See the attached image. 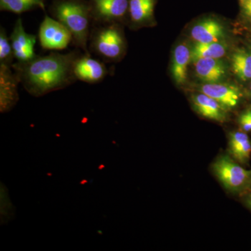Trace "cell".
Masks as SVG:
<instances>
[{"label":"cell","instance_id":"obj_13","mask_svg":"<svg viewBox=\"0 0 251 251\" xmlns=\"http://www.w3.org/2000/svg\"><path fill=\"white\" fill-rule=\"evenodd\" d=\"M156 0H129L128 19L130 24L139 27L150 25L153 21Z\"/></svg>","mask_w":251,"mask_h":251},{"label":"cell","instance_id":"obj_7","mask_svg":"<svg viewBox=\"0 0 251 251\" xmlns=\"http://www.w3.org/2000/svg\"><path fill=\"white\" fill-rule=\"evenodd\" d=\"M9 39L15 59L17 62H28L36 57L34 52L36 36L26 32L21 18H18L15 23Z\"/></svg>","mask_w":251,"mask_h":251},{"label":"cell","instance_id":"obj_2","mask_svg":"<svg viewBox=\"0 0 251 251\" xmlns=\"http://www.w3.org/2000/svg\"><path fill=\"white\" fill-rule=\"evenodd\" d=\"M54 18L70 31L73 43L85 53L90 54L87 48L92 22L90 6L87 0H54L50 8Z\"/></svg>","mask_w":251,"mask_h":251},{"label":"cell","instance_id":"obj_20","mask_svg":"<svg viewBox=\"0 0 251 251\" xmlns=\"http://www.w3.org/2000/svg\"><path fill=\"white\" fill-rule=\"evenodd\" d=\"M15 59L9 36L4 27L0 29V65L12 68Z\"/></svg>","mask_w":251,"mask_h":251},{"label":"cell","instance_id":"obj_18","mask_svg":"<svg viewBox=\"0 0 251 251\" xmlns=\"http://www.w3.org/2000/svg\"><path fill=\"white\" fill-rule=\"evenodd\" d=\"M232 70L241 80L251 79V53L244 49H239L232 54L231 58Z\"/></svg>","mask_w":251,"mask_h":251},{"label":"cell","instance_id":"obj_8","mask_svg":"<svg viewBox=\"0 0 251 251\" xmlns=\"http://www.w3.org/2000/svg\"><path fill=\"white\" fill-rule=\"evenodd\" d=\"M74 72L77 80L90 84L101 82L109 73L105 64L92 58L90 54L87 53L81 54L76 59Z\"/></svg>","mask_w":251,"mask_h":251},{"label":"cell","instance_id":"obj_24","mask_svg":"<svg viewBox=\"0 0 251 251\" xmlns=\"http://www.w3.org/2000/svg\"><path fill=\"white\" fill-rule=\"evenodd\" d=\"M247 204L248 206L251 209V194L248 196L247 199Z\"/></svg>","mask_w":251,"mask_h":251},{"label":"cell","instance_id":"obj_1","mask_svg":"<svg viewBox=\"0 0 251 251\" xmlns=\"http://www.w3.org/2000/svg\"><path fill=\"white\" fill-rule=\"evenodd\" d=\"M80 51L67 54L51 52L26 62H17L12 68L20 83L33 97H40L62 90L77 80L74 75L75 61Z\"/></svg>","mask_w":251,"mask_h":251},{"label":"cell","instance_id":"obj_27","mask_svg":"<svg viewBox=\"0 0 251 251\" xmlns=\"http://www.w3.org/2000/svg\"></svg>","mask_w":251,"mask_h":251},{"label":"cell","instance_id":"obj_19","mask_svg":"<svg viewBox=\"0 0 251 251\" xmlns=\"http://www.w3.org/2000/svg\"><path fill=\"white\" fill-rule=\"evenodd\" d=\"M46 0H0V10L16 14H22L36 9L45 11Z\"/></svg>","mask_w":251,"mask_h":251},{"label":"cell","instance_id":"obj_11","mask_svg":"<svg viewBox=\"0 0 251 251\" xmlns=\"http://www.w3.org/2000/svg\"><path fill=\"white\" fill-rule=\"evenodd\" d=\"M193 63L196 75L206 83L219 82L226 76V67L220 59L202 58Z\"/></svg>","mask_w":251,"mask_h":251},{"label":"cell","instance_id":"obj_10","mask_svg":"<svg viewBox=\"0 0 251 251\" xmlns=\"http://www.w3.org/2000/svg\"><path fill=\"white\" fill-rule=\"evenodd\" d=\"M202 93L219 102L224 108H234L240 100V91L233 85L222 83H206L201 87Z\"/></svg>","mask_w":251,"mask_h":251},{"label":"cell","instance_id":"obj_15","mask_svg":"<svg viewBox=\"0 0 251 251\" xmlns=\"http://www.w3.org/2000/svg\"><path fill=\"white\" fill-rule=\"evenodd\" d=\"M191 62V50L186 44L176 46L173 52L172 75L177 84H183L187 76L188 66Z\"/></svg>","mask_w":251,"mask_h":251},{"label":"cell","instance_id":"obj_12","mask_svg":"<svg viewBox=\"0 0 251 251\" xmlns=\"http://www.w3.org/2000/svg\"><path fill=\"white\" fill-rule=\"evenodd\" d=\"M191 35L197 43L219 42L224 36V28L216 20L207 18L192 28Z\"/></svg>","mask_w":251,"mask_h":251},{"label":"cell","instance_id":"obj_6","mask_svg":"<svg viewBox=\"0 0 251 251\" xmlns=\"http://www.w3.org/2000/svg\"><path fill=\"white\" fill-rule=\"evenodd\" d=\"M91 16L97 24L121 23L128 17L129 0H87Z\"/></svg>","mask_w":251,"mask_h":251},{"label":"cell","instance_id":"obj_26","mask_svg":"<svg viewBox=\"0 0 251 251\" xmlns=\"http://www.w3.org/2000/svg\"><path fill=\"white\" fill-rule=\"evenodd\" d=\"M243 1H247V0H242Z\"/></svg>","mask_w":251,"mask_h":251},{"label":"cell","instance_id":"obj_25","mask_svg":"<svg viewBox=\"0 0 251 251\" xmlns=\"http://www.w3.org/2000/svg\"><path fill=\"white\" fill-rule=\"evenodd\" d=\"M244 115H246L251 121V110H247L245 112H244Z\"/></svg>","mask_w":251,"mask_h":251},{"label":"cell","instance_id":"obj_4","mask_svg":"<svg viewBox=\"0 0 251 251\" xmlns=\"http://www.w3.org/2000/svg\"><path fill=\"white\" fill-rule=\"evenodd\" d=\"M213 172L224 188L232 193L245 189L251 181V171L239 166L228 155H222L212 166Z\"/></svg>","mask_w":251,"mask_h":251},{"label":"cell","instance_id":"obj_9","mask_svg":"<svg viewBox=\"0 0 251 251\" xmlns=\"http://www.w3.org/2000/svg\"><path fill=\"white\" fill-rule=\"evenodd\" d=\"M12 69L0 65V110L2 113L14 108L19 100L18 85L20 82Z\"/></svg>","mask_w":251,"mask_h":251},{"label":"cell","instance_id":"obj_21","mask_svg":"<svg viewBox=\"0 0 251 251\" xmlns=\"http://www.w3.org/2000/svg\"><path fill=\"white\" fill-rule=\"evenodd\" d=\"M1 216H3V220L4 221H9V216H12L14 214V210L11 209L12 204L10 202L9 199L6 198V201H5L4 196L1 193Z\"/></svg>","mask_w":251,"mask_h":251},{"label":"cell","instance_id":"obj_14","mask_svg":"<svg viewBox=\"0 0 251 251\" xmlns=\"http://www.w3.org/2000/svg\"><path fill=\"white\" fill-rule=\"evenodd\" d=\"M193 102L195 110L202 117L217 122L226 120L224 107L209 96L197 94L193 97Z\"/></svg>","mask_w":251,"mask_h":251},{"label":"cell","instance_id":"obj_16","mask_svg":"<svg viewBox=\"0 0 251 251\" xmlns=\"http://www.w3.org/2000/svg\"><path fill=\"white\" fill-rule=\"evenodd\" d=\"M229 148L231 154L237 161L244 163L251 154V142L247 133L233 132L229 134Z\"/></svg>","mask_w":251,"mask_h":251},{"label":"cell","instance_id":"obj_3","mask_svg":"<svg viewBox=\"0 0 251 251\" xmlns=\"http://www.w3.org/2000/svg\"><path fill=\"white\" fill-rule=\"evenodd\" d=\"M90 50L105 62H117L125 54L126 39L120 23L99 24L91 31Z\"/></svg>","mask_w":251,"mask_h":251},{"label":"cell","instance_id":"obj_17","mask_svg":"<svg viewBox=\"0 0 251 251\" xmlns=\"http://www.w3.org/2000/svg\"><path fill=\"white\" fill-rule=\"evenodd\" d=\"M227 47L224 43H196L191 50V62L202 58H221L226 54Z\"/></svg>","mask_w":251,"mask_h":251},{"label":"cell","instance_id":"obj_22","mask_svg":"<svg viewBox=\"0 0 251 251\" xmlns=\"http://www.w3.org/2000/svg\"><path fill=\"white\" fill-rule=\"evenodd\" d=\"M239 125L244 131H251V121L244 113L239 117Z\"/></svg>","mask_w":251,"mask_h":251},{"label":"cell","instance_id":"obj_23","mask_svg":"<svg viewBox=\"0 0 251 251\" xmlns=\"http://www.w3.org/2000/svg\"><path fill=\"white\" fill-rule=\"evenodd\" d=\"M244 9L245 14L251 18V0H247V1H244Z\"/></svg>","mask_w":251,"mask_h":251},{"label":"cell","instance_id":"obj_5","mask_svg":"<svg viewBox=\"0 0 251 251\" xmlns=\"http://www.w3.org/2000/svg\"><path fill=\"white\" fill-rule=\"evenodd\" d=\"M39 40L42 49L60 50L73 42V36L62 23L46 15L39 27Z\"/></svg>","mask_w":251,"mask_h":251}]
</instances>
